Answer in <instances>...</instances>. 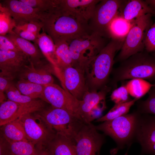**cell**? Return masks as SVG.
<instances>
[{"label":"cell","mask_w":155,"mask_h":155,"mask_svg":"<svg viewBox=\"0 0 155 155\" xmlns=\"http://www.w3.org/2000/svg\"><path fill=\"white\" fill-rule=\"evenodd\" d=\"M139 99H134L123 103L115 104L114 106L105 115L97 119V122L110 121L127 114L131 106Z\"/></svg>","instance_id":"cell-30"},{"label":"cell","mask_w":155,"mask_h":155,"mask_svg":"<svg viewBox=\"0 0 155 155\" xmlns=\"http://www.w3.org/2000/svg\"><path fill=\"white\" fill-rule=\"evenodd\" d=\"M97 130L91 123L80 121L72 140L77 155H99L104 138Z\"/></svg>","instance_id":"cell-8"},{"label":"cell","mask_w":155,"mask_h":155,"mask_svg":"<svg viewBox=\"0 0 155 155\" xmlns=\"http://www.w3.org/2000/svg\"><path fill=\"white\" fill-rule=\"evenodd\" d=\"M16 27L27 30L38 35L40 34V31L41 29H42L41 22H31Z\"/></svg>","instance_id":"cell-40"},{"label":"cell","mask_w":155,"mask_h":155,"mask_svg":"<svg viewBox=\"0 0 155 155\" xmlns=\"http://www.w3.org/2000/svg\"><path fill=\"white\" fill-rule=\"evenodd\" d=\"M44 147L50 155H77L72 140L58 134L55 135Z\"/></svg>","instance_id":"cell-22"},{"label":"cell","mask_w":155,"mask_h":155,"mask_svg":"<svg viewBox=\"0 0 155 155\" xmlns=\"http://www.w3.org/2000/svg\"><path fill=\"white\" fill-rule=\"evenodd\" d=\"M154 87H155V84H154Z\"/></svg>","instance_id":"cell-44"},{"label":"cell","mask_w":155,"mask_h":155,"mask_svg":"<svg viewBox=\"0 0 155 155\" xmlns=\"http://www.w3.org/2000/svg\"><path fill=\"white\" fill-rule=\"evenodd\" d=\"M41 100L53 107L66 110L81 119L78 114L80 100L57 84L53 83L45 86Z\"/></svg>","instance_id":"cell-11"},{"label":"cell","mask_w":155,"mask_h":155,"mask_svg":"<svg viewBox=\"0 0 155 155\" xmlns=\"http://www.w3.org/2000/svg\"><path fill=\"white\" fill-rule=\"evenodd\" d=\"M133 21L127 20L117 14L109 25V30L110 39H124L132 25Z\"/></svg>","instance_id":"cell-28"},{"label":"cell","mask_w":155,"mask_h":155,"mask_svg":"<svg viewBox=\"0 0 155 155\" xmlns=\"http://www.w3.org/2000/svg\"><path fill=\"white\" fill-rule=\"evenodd\" d=\"M155 12L145 1L141 0H125L120 8L118 15L125 19L133 21L144 15Z\"/></svg>","instance_id":"cell-20"},{"label":"cell","mask_w":155,"mask_h":155,"mask_svg":"<svg viewBox=\"0 0 155 155\" xmlns=\"http://www.w3.org/2000/svg\"><path fill=\"white\" fill-rule=\"evenodd\" d=\"M129 93L128 87L123 85L113 91L111 98L115 104L125 103L131 100L130 98Z\"/></svg>","instance_id":"cell-34"},{"label":"cell","mask_w":155,"mask_h":155,"mask_svg":"<svg viewBox=\"0 0 155 155\" xmlns=\"http://www.w3.org/2000/svg\"><path fill=\"white\" fill-rule=\"evenodd\" d=\"M145 1L155 12V0H147Z\"/></svg>","instance_id":"cell-43"},{"label":"cell","mask_w":155,"mask_h":155,"mask_svg":"<svg viewBox=\"0 0 155 155\" xmlns=\"http://www.w3.org/2000/svg\"><path fill=\"white\" fill-rule=\"evenodd\" d=\"M35 155H50V154L44 147H36Z\"/></svg>","instance_id":"cell-42"},{"label":"cell","mask_w":155,"mask_h":155,"mask_svg":"<svg viewBox=\"0 0 155 155\" xmlns=\"http://www.w3.org/2000/svg\"><path fill=\"white\" fill-rule=\"evenodd\" d=\"M108 39L92 33L69 42L72 66L85 73L96 56L108 44Z\"/></svg>","instance_id":"cell-3"},{"label":"cell","mask_w":155,"mask_h":155,"mask_svg":"<svg viewBox=\"0 0 155 155\" xmlns=\"http://www.w3.org/2000/svg\"><path fill=\"white\" fill-rule=\"evenodd\" d=\"M2 126L3 137L8 143L28 140L24 127L18 119Z\"/></svg>","instance_id":"cell-26"},{"label":"cell","mask_w":155,"mask_h":155,"mask_svg":"<svg viewBox=\"0 0 155 155\" xmlns=\"http://www.w3.org/2000/svg\"><path fill=\"white\" fill-rule=\"evenodd\" d=\"M85 73L72 66L65 69L60 74L59 78L64 89L78 100H81L88 90Z\"/></svg>","instance_id":"cell-16"},{"label":"cell","mask_w":155,"mask_h":155,"mask_svg":"<svg viewBox=\"0 0 155 155\" xmlns=\"http://www.w3.org/2000/svg\"><path fill=\"white\" fill-rule=\"evenodd\" d=\"M53 66L49 62L44 63L38 66H34L32 63L27 66L19 75L23 79L30 82L46 86L54 83V79L51 74Z\"/></svg>","instance_id":"cell-17"},{"label":"cell","mask_w":155,"mask_h":155,"mask_svg":"<svg viewBox=\"0 0 155 155\" xmlns=\"http://www.w3.org/2000/svg\"><path fill=\"white\" fill-rule=\"evenodd\" d=\"M152 15L150 13L146 14L133 21L115 62H121L134 55L143 51L145 35L151 26Z\"/></svg>","instance_id":"cell-6"},{"label":"cell","mask_w":155,"mask_h":155,"mask_svg":"<svg viewBox=\"0 0 155 155\" xmlns=\"http://www.w3.org/2000/svg\"><path fill=\"white\" fill-rule=\"evenodd\" d=\"M33 113L26 114L18 119L24 127L28 140L36 147H44L55 135L49 129L37 114Z\"/></svg>","instance_id":"cell-10"},{"label":"cell","mask_w":155,"mask_h":155,"mask_svg":"<svg viewBox=\"0 0 155 155\" xmlns=\"http://www.w3.org/2000/svg\"><path fill=\"white\" fill-rule=\"evenodd\" d=\"M12 80L3 76L0 75V102L4 101L5 96L4 92L6 91L13 84Z\"/></svg>","instance_id":"cell-41"},{"label":"cell","mask_w":155,"mask_h":155,"mask_svg":"<svg viewBox=\"0 0 155 155\" xmlns=\"http://www.w3.org/2000/svg\"><path fill=\"white\" fill-rule=\"evenodd\" d=\"M124 39L111 38L85 71L86 86L90 91H97L105 86L115 63L117 52L120 50Z\"/></svg>","instance_id":"cell-2"},{"label":"cell","mask_w":155,"mask_h":155,"mask_svg":"<svg viewBox=\"0 0 155 155\" xmlns=\"http://www.w3.org/2000/svg\"><path fill=\"white\" fill-rule=\"evenodd\" d=\"M125 0H102L96 5L88 22L92 32L101 36L110 38L109 28L117 15Z\"/></svg>","instance_id":"cell-9"},{"label":"cell","mask_w":155,"mask_h":155,"mask_svg":"<svg viewBox=\"0 0 155 155\" xmlns=\"http://www.w3.org/2000/svg\"><path fill=\"white\" fill-rule=\"evenodd\" d=\"M55 45L56 66L54 70L59 76L65 69L72 66V60L68 42L62 41Z\"/></svg>","instance_id":"cell-25"},{"label":"cell","mask_w":155,"mask_h":155,"mask_svg":"<svg viewBox=\"0 0 155 155\" xmlns=\"http://www.w3.org/2000/svg\"><path fill=\"white\" fill-rule=\"evenodd\" d=\"M29 113H32L19 104L9 100L4 101L0 106V125L2 126Z\"/></svg>","instance_id":"cell-21"},{"label":"cell","mask_w":155,"mask_h":155,"mask_svg":"<svg viewBox=\"0 0 155 155\" xmlns=\"http://www.w3.org/2000/svg\"><path fill=\"white\" fill-rule=\"evenodd\" d=\"M41 23L42 31L51 38L55 44L62 41L69 43L92 33L88 23L56 12H47Z\"/></svg>","instance_id":"cell-1"},{"label":"cell","mask_w":155,"mask_h":155,"mask_svg":"<svg viewBox=\"0 0 155 155\" xmlns=\"http://www.w3.org/2000/svg\"><path fill=\"white\" fill-rule=\"evenodd\" d=\"M6 92L8 100L24 106L32 113L40 111L44 107L43 100L32 98L22 94L13 84Z\"/></svg>","instance_id":"cell-23"},{"label":"cell","mask_w":155,"mask_h":155,"mask_svg":"<svg viewBox=\"0 0 155 155\" xmlns=\"http://www.w3.org/2000/svg\"><path fill=\"white\" fill-rule=\"evenodd\" d=\"M36 44L38 45L48 61L55 69L56 66L55 56V45L51 38L42 31L38 37Z\"/></svg>","instance_id":"cell-27"},{"label":"cell","mask_w":155,"mask_h":155,"mask_svg":"<svg viewBox=\"0 0 155 155\" xmlns=\"http://www.w3.org/2000/svg\"><path fill=\"white\" fill-rule=\"evenodd\" d=\"M106 108L105 100L101 101L91 111L90 115L89 122L100 118L103 111Z\"/></svg>","instance_id":"cell-39"},{"label":"cell","mask_w":155,"mask_h":155,"mask_svg":"<svg viewBox=\"0 0 155 155\" xmlns=\"http://www.w3.org/2000/svg\"><path fill=\"white\" fill-rule=\"evenodd\" d=\"M15 22L8 9L0 3V35L14 33Z\"/></svg>","instance_id":"cell-31"},{"label":"cell","mask_w":155,"mask_h":155,"mask_svg":"<svg viewBox=\"0 0 155 155\" xmlns=\"http://www.w3.org/2000/svg\"><path fill=\"white\" fill-rule=\"evenodd\" d=\"M135 137L142 147V153L155 155V116L139 115Z\"/></svg>","instance_id":"cell-15"},{"label":"cell","mask_w":155,"mask_h":155,"mask_svg":"<svg viewBox=\"0 0 155 155\" xmlns=\"http://www.w3.org/2000/svg\"><path fill=\"white\" fill-rule=\"evenodd\" d=\"M0 3L8 9L16 26L31 22H41L47 13L34 8L21 0H3Z\"/></svg>","instance_id":"cell-13"},{"label":"cell","mask_w":155,"mask_h":155,"mask_svg":"<svg viewBox=\"0 0 155 155\" xmlns=\"http://www.w3.org/2000/svg\"><path fill=\"white\" fill-rule=\"evenodd\" d=\"M30 63L28 57L21 51L0 50V75L12 81Z\"/></svg>","instance_id":"cell-14"},{"label":"cell","mask_w":155,"mask_h":155,"mask_svg":"<svg viewBox=\"0 0 155 155\" xmlns=\"http://www.w3.org/2000/svg\"><path fill=\"white\" fill-rule=\"evenodd\" d=\"M6 36L28 57L34 66H39L44 63L42 59L45 57L36 44L19 37L14 32Z\"/></svg>","instance_id":"cell-19"},{"label":"cell","mask_w":155,"mask_h":155,"mask_svg":"<svg viewBox=\"0 0 155 155\" xmlns=\"http://www.w3.org/2000/svg\"><path fill=\"white\" fill-rule=\"evenodd\" d=\"M109 88L105 86L98 92L87 90L80 100L78 109L80 118L85 122H89L90 115L92 110L102 101L105 100Z\"/></svg>","instance_id":"cell-18"},{"label":"cell","mask_w":155,"mask_h":155,"mask_svg":"<svg viewBox=\"0 0 155 155\" xmlns=\"http://www.w3.org/2000/svg\"><path fill=\"white\" fill-rule=\"evenodd\" d=\"M39 112L37 114L52 132L72 140L75 130L82 120L66 110L52 106Z\"/></svg>","instance_id":"cell-7"},{"label":"cell","mask_w":155,"mask_h":155,"mask_svg":"<svg viewBox=\"0 0 155 155\" xmlns=\"http://www.w3.org/2000/svg\"><path fill=\"white\" fill-rule=\"evenodd\" d=\"M15 86L22 94L32 98L41 99L45 86L20 79Z\"/></svg>","instance_id":"cell-29"},{"label":"cell","mask_w":155,"mask_h":155,"mask_svg":"<svg viewBox=\"0 0 155 155\" xmlns=\"http://www.w3.org/2000/svg\"><path fill=\"white\" fill-rule=\"evenodd\" d=\"M140 113L137 111L127 114L113 119L106 121L97 126L96 129L112 137L117 147L115 152L130 145L135 137ZM114 152V153H115Z\"/></svg>","instance_id":"cell-5"},{"label":"cell","mask_w":155,"mask_h":155,"mask_svg":"<svg viewBox=\"0 0 155 155\" xmlns=\"http://www.w3.org/2000/svg\"><path fill=\"white\" fill-rule=\"evenodd\" d=\"M0 50L15 51H20L6 35H0Z\"/></svg>","instance_id":"cell-37"},{"label":"cell","mask_w":155,"mask_h":155,"mask_svg":"<svg viewBox=\"0 0 155 155\" xmlns=\"http://www.w3.org/2000/svg\"><path fill=\"white\" fill-rule=\"evenodd\" d=\"M143 80L138 79L132 80L129 84L131 94L135 98L139 99L153 86V85L147 84Z\"/></svg>","instance_id":"cell-33"},{"label":"cell","mask_w":155,"mask_h":155,"mask_svg":"<svg viewBox=\"0 0 155 155\" xmlns=\"http://www.w3.org/2000/svg\"><path fill=\"white\" fill-rule=\"evenodd\" d=\"M144 43L145 48L148 52L155 51V22L147 31Z\"/></svg>","instance_id":"cell-36"},{"label":"cell","mask_w":155,"mask_h":155,"mask_svg":"<svg viewBox=\"0 0 155 155\" xmlns=\"http://www.w3.org/2000/svg\"><path fill=\"white\" fill-rule=\"evenodd\" d=\"M100 0H53L55 11L74 17L88 23L94 8Z\"/></svg>","instance_id":"cell-12"},{"label":"cell","mask_w":155,"mask_h":155,"mask_svg":"<svg viewBox=\"0 0 155 155\" xmlns=\"http://www.w3.org/2000/svg\"><path fill=\"white\" fill-rule=\"evenodd\" d=\"M150 90L148 98L139 103L137 111L141 114L150 113L155 115V87Z\"/></svg>","instance_id":"cell-32"},{"label":"cell","mask_w":155,"mask_h":155,"mask_svg":"<svg viewBox=\"0 0 155 155\" xmlns=\"http://www.w3.org/2000/svg\"><path fill=\"white\" fill-rule=\"evenodd\" d=\"M13 32L19 37L28 41H31L36 44V42L38 36L27 30L20 29L16 27Z\"/></svg>","instance_id":"cell-38"},{"label":"cell","mask_w":155,"mask_h":155,"mask_svg":"<svg viewBox=\"0 0 155 155\" xmlns=\"http://www.w3.org/2000/svg\"><path fill=\"white\" fill-rule=\"evenodd\" d=\"M121 62L113 70L114 83L127 80H151L155 78V59L143 51Z\"/></svg>","instance_id":"cell-4"},{"label":"cell","mask_w":155,"mask_h":155,"mask_svg":"<svg viewBox=\"0 0 155 155\" xmlns=\"http://www.w3.org/2000/svg\"><path fill=\"white\" fill-rule=\"evenodd\" d=\"M36 146L28 140L0 143V155H35Z\"/></svg>","instance_id":"cell-24"},{"label":"cell","mask_w":155,"mask_h":155,"mask_svg":"<svg viewBox=\"0 0 155 155\" xmlns=\"http://www.w3.org/2000/svg\"><path fill=\"white\" fill-rule=\"evenodd\" d=\"M32 7L43 12H49L52 9L53 0H21Z\"/></svg>","instance_id":"cell-35"}]
</instances>
